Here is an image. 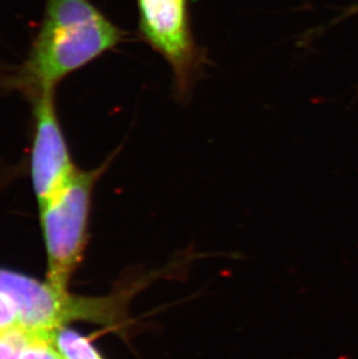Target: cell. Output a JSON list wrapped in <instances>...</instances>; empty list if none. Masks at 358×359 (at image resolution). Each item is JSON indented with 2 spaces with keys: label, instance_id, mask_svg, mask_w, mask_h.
<instances>
[{
  "label": "cell",
  "instance_id": "7",
  "mask_svg": "<svg viewBox=\"0 0 358 359\" xmlns=\"http://www.w3.org/2000/svg\"><path fill=\"white\" fill-rule=\"evenodd\" d=\"M11 359H65V357L56 349L54 343L29 339Z\"/></svg>",
  "mask_w": 358,
  "mask_h": 359
},
{
  "label": "cell",
  "instance_id": "3",
  "mask_svg": "<svg viewBox=\"0 0 358 359\" xmlns=\"http://www.w3.org/2000/svg\"><path fill=\"white\" fill-rule=\"evenodd\" d=\"M141 38L170 65L177 100L186 102L208 65L193 34L189 0H136Z\"/></svg>",
  "mask_w": 358,
  "mask_h": 359
},
{
  "label": "cell",
  "instance_id": "8",
  "mask_svg": "<svg viewBox=\"0 0 358 359\" xmlns=\"http://www.w3.org/2000/svg\"><path fill=\"white\" fill-rule=\"evenodd\" d=\"M20 329V320L14 302L0 292V337H6Z\"/></svg>",
  "mask_w": 358,
  "mask_h": 359
},
{
  "label": "cell",
  "instance_id": "6",
  "mask_svg": "<svg viewBox=\"0 0 358 359\" xmlns=\"http://www.w3.org/2000/svg\"><path fill=\"white\" fill-rule=\"evenodd\" d=\"M54 346L65 359H102L88 339L72 329H58L55 332Z\"/></svg>",
  "mask_w": 358,
  "mask_h": 359
},
{
  "label": "cell",
  "instance_id": "2",
  "mask_svg": "<svg viewBox=\"0 0 358 359\" xmlns=\"http://www.w3.org/2000/svg\"><path fill=\"white\" fill-rule=\"evenodd\" d=\"M0 292L14 302L21 329L33 339L54 343L55 332L74 320L115 325L125 316L133 292L106 298H81L15 272L0 270Z\"/></svg>",
  "mask_w": 358,
  "mask_h": 359
},
{
  "label": "cell",
  "instance_id": "1",
  "mask_svg": "<svg viewBox=\"0 0 358 359\" xmlns=\"http://www.w3.org/2000/svg\"><path fill=\"white\" fill-rule=\"evenodd\" d=\"M125 36L90 0H46L31 51L6 84L31 98L55 92L67 76L113 50Z\"/></svg>",
  "mask_w": 358,
  "mask_h": 359
},
{
  "label": "cell",
  "instance_id": "4",
  "mask_svg": "<svg viewBox=\"0 0 358 359\" xmlns=\"http://www.w3.org/2000/svg\"><path fill=\"white\" fill-rule=\"evenodd\" d=\"M110 161L93 171L76 170L58 199L41 210L49 261L48 283L56 288L67 291L69 279L81 259L92 189Z\"/></svg>",
  "mask_w": 358,
  "mask_h": 359
},
{
  "label": "cell",
  "instance_id": "9",
  "mask_svg": "<svg viewBox=\"0 0 358 359\" xmlns=\"http://www.w3.org/2000/svg\"><path fill=\"white\" fill-rule=\"evenodd\" d=\"M29 339H32L31 336L27 335L22 329L6 337H0V359L12 358L18 349Z\"/></svg>",
  "mask_w": 358,
  "mask_h": 359
},
{
  "label": "cell",
  "instance_id": "5",
  "mask_svg": "<svg viewBox=\"0 0 358 359\" xmlns=\"http://www.w3.org/2000/svg\"><path fill=\"white\" fill-rule=\"evenodd\" d=\"M33 100L34 141L32 150V180L41 210L51 205L68 187L76 168L55 106L54 91L35 95Z\"/></svg>",
  "mask_w": 358,
  "mask_h": 359
}]
</instances>
